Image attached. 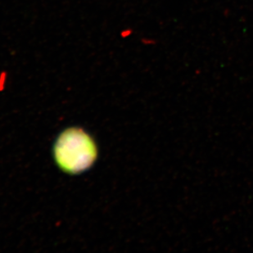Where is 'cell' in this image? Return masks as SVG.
<instances>
[{
    "mask_svg": "<svg viewBox=\"0 0 253 253\" xmlns=\"http://www.w3.org/2000/svg\"><path fill=\"white\" fill-rule=\"evenodd\" d=\"M53 157L58 168L67 174L85 171L98 158V148L93 138L81 128L62 131L53 145Z\"/></svg>",
    "mask_w": 253,
    "mask_h": 253,
    "instance_id": "cell-1",
    "label": "cell"
}]
</instances>
